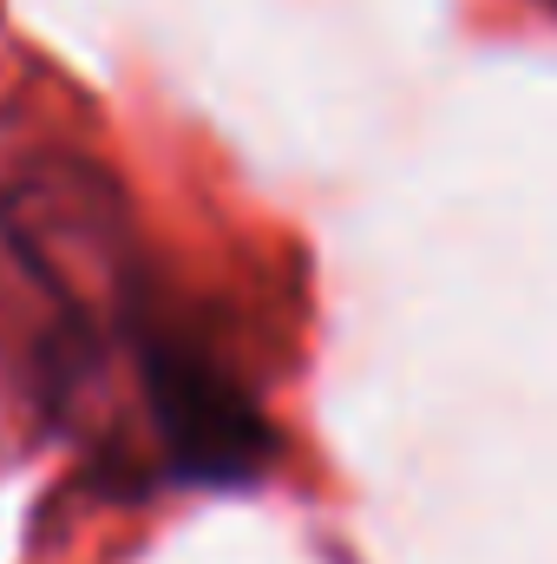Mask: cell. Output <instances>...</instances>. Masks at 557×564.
I'll list each match as a JSON object with an SVG mask.
<instances>
[{"mask_svg": "<svg viewBox=\"0 0 557 564\" xmlns=\"http://www.w3.org/2000/svg\"><path fill=\"white\" fill-rule=\"evenodd\" d=\"M0 237L59 295V308L73 322H92L106 335H132V322L151 308L125 197L86 158L26 164L0 191Z\"/></svg>", "mask_w": 557, "mask_h": 564, "instance_id": "cell-1", "label": "cell"}, {"mask_svg": "<svg viewBox=\"0 0 557 564\" xmlns=\"http://www.w3.org/2000/svg\"><path fill=\"white\" fill-rule=\"evenodd\" d=\"M132 368L157 466L177 486H250L270 473L276 426L197 335H177L144 308L132 322Z\"/></svg>", "mask_w": 557, "mask_h": 564, "instance_id": "cell-2", "label": "cell"}]
</instances>
